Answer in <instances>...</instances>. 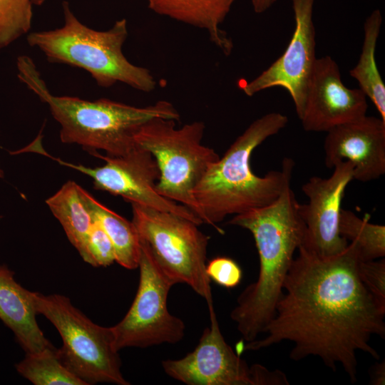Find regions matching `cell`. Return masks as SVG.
I'll return each mask as SVG.
<instances>
[{
	"mask_svg": "<svg viewBox=\"0 0 385 385\" xmlns=\"http://www.w3.org/2000/svg\"><path fill=\"white\" fill-rule=\"evenodd\" d=\"M236 0H147L153 12L207 31L225 56L233 49L227 34L220 28Z\"/></svg>",
	"mask_w": 385,
	"mask_h": 385,
	"instance_id": "17",
	"label": "cell"
},
{
	"mask_svg": "<svg viewBox=\"0 0 385 385\" xmlns=\"http://www.w3.org/2000/svg\"><path fill=\"white\" fill-rule=\"evenodd\" d=\"M324 163L329 168L340 161L353 165V179L366 183L385 173V121L365 115L327 132Z\"/></svg>",
	"mask_w": 385,
	"mask_h": 385,
	"instance_id": "15",
	"label": "cell"
},
{
	"mask_svg": "<svg viewBox=\"0 0 385 385\" xmlns=\"http://www.w3.org/2000/svg\"><path fill=\"white\" fill-rule=\"evenodd\" d=\"M210 326L194 350L161 362L165 373L188 385H288L286 374L260 364L249 366L225 342L213 304H207Z\"/></svg>",
	"mask_w": 385,
	"mask_h": 385,
	"instance_id": "10",
	"label": "cell"
},
{
	"mask_svg": "<svg viewBox=\"0 0 385 385\" xmlns=\"http://www.w3.org/2000/svg\"><path fill=\"white\" fill-rule=\"evenodd\" d=\"M63 24L48 31L31 32L28 43L53 63L67 64L89 73L96 83L108 88L117 83L150 92L157 81L150 71L131 63L122 48L128 38L127 21H116L109 29H92L75 16L67 1L62 4Z\"/></svg>",
	"mask_w": 385,
	"mask_h": 385,
	"instance_id": "5",
	"label": "cell"
},
{
	"mask_svg": "<svg viewBox=\"0 0 385 385\" xmlns=\"http://www.w3.org/2000/svg\"><path fill=\"white\" fill-rule=\"evenodd\" d=\"M16 68L18 78L48 106L60 125L61 142L77 144L90 153L102 150L109 156L125 155L137 147L135 136L148 121L180 118L175 106L165 100L137 107L106 98L88 101L53 95L33 59L26 55L17 58Z\"/></svg>",
	"mask_w": 385,
	"mask_h": 385,
	"instance_id": "4",
	"label": "cell"
},
{
	"mask_svg": "<svg viewBox=\"0 0 385 385\" xmlns=\"http://www.w3.org/2000/svg\"><path fill=\"white\" fill-rule=\"evenodd\" d=\"M381 24L382 16L379 9L374 10L366 19L361 52L349 74L358 82L359 88L371 101L380 118L385 121V85L376 60V48Z\"/></svg>",
	"mask_w": 385,
	"mask_h": 385,
	"instance_id": "19",
	"label": "cell"
},
{
	"mask_svg": "<svg viewBox=\"0 0 385 385\" xmlns=\"http://www.w3.org/2000/svg\"><path fill=\"white\" fill-rule=\"evenodd\" d=\"M295 26L284 53L259 76L241 86L247 96L272 87H282L291 96L299 118L302 115L307 88L317 59L312 19L314 0H291Z\"/></svg>",
	"mask_w": 385,
	"mask_h": 385,
	"instance_id": "12",
	"label": "cell"
},
{
	"mask_svg": "<svg viewBox=\"0 0 385 385\" xmlns=\"http://www.w3.org/2000/svg\"><path fill=\"white\" fill-rule=\"evenodd\" d=\"M14 274L6 265H0V319L26 354L36 353L52 344L37 323L31 291L18 283Z\"/></svg>",
	"mask_w": 385,
	"mask_h": 385,
	"instance_id": "16",
	"label": "cell"
},
{
	"mask_svg": "<svg viewBox=\"0 0 385 385\" xmlns=\"http://www.w3.org/2000/svg\"><path fill=\"white\" fill-rule=\"evenodd\" d=\"M31 298L37 314L44 316L60 334L63 345L58 349V354L70 371L87 385L130 384L121 372L111 327L94 323L61 294L31 292Z\"/></svg>",
	"mask_w": 385,
	"mask_h": 385,
	"instance_id": "7",
	"label": "cell"
},
{
	"mask_svg": "<svg viewBox=\"0 0 385 385\" xmlns=\"http://www.w3.org/2000/svg\"><path fill=\"white\" fill-rule=\"evenodd\" d=\"M291 184L269 205L234 215L228 224L249 230L260 259L257 279L238 296L230 313L246 342L256 339L274 314L283 284L302 245L305 226Z\"/></svg>",
	"mask_w": 385,
	"mask_h": 385,
	"instance_id": "2",
	"label": "cell"
},
{
	"mask_svg": "<svg viewBox=\"0 0 385 385\" xmlns=\"http://www.w3.org/2000/svg\"><path fill=\"white\" fill-rule=\"evenodd\" d=\"M81 189L76 183L68 180L47 198L46 203L83 261L92 265L87 242L94 219L83 198Z\"/></svg>",
	"mask_w": 385,
	"mask_h": 385,
	"instance_id": "18",
	"label": "cell"
},
{
	"mask_svg": "<svg viewBox=\"0 0 385 385\" xmlns=\"http://www.w3.org/2000/svg\"><path fill=\"white\" fill-rule=\"evenodd\" d=\"M339 232L349 242H354L364 261L375 260L385 256V226L360 218L352 211L342 208Z\"/></svg>",
	"mask_w": 385,
	"mask_h": 385,
	"instance_id": "22",
	"label": "cell"
},
{
	"mask_svg": "<svg viewBox=\"0 0 385 385\" xmlns=\"http://www.w3.org/2000/svg\"><path fill=\"white\" fill-rule=\"evenodd\" d=\"M139 284L134 300L125 317L111 327L114 345L147 348L161 344H176L185 335L181 319L167 307L168 293L176 282L158 265L147 244L140 237Z\"/></svg>",
	"mask_w": 385,
	"mask_h": 385,
	"instance_id": "9",
	"label": "cell"
},
{
	"mask_svg": "<svg viewBox=\"0 0 385 385\" xmlns=\"http://www.w3.org/2000/svg\"><path fill=\"white\" fill-rule=\"evenodd\" d=\"M285 277L282 294L263 338L247 342L257 351L284 341L293 344L289 357H319L333 371L340 365L356 381L358 351L380 356L371 338L385 337V304L368 289L359 274V247L349 242L341 253L320 257L298 248Z\"/></svg>",
	"mask_w": 385,
	"mask_h": 385,
	"instance_id": "1",
	"label": "cell"
},
{
	"mask_svg": "<svg viewBox=\"0 0 385 385\" xmlns=\"http://www.w3.org/2000/svg\"><path fill=\"white\" fill-rule=\"evenodd\" d=\"M87 247L92 266L107 267L115 262L113 245L106 232L95 220L88 235Z\"/></svg>",
	"mask_w": 385,
	"mask_h": 385,
	"instance_id": "24",
	"label": "cell"
},
{
	"mask_svg": "<svg viewBox=\"0 0 385 385\" xmlns=\"http://www.w3.org/2000/svg\"><path fill=\"white\" fill-rule=\"evenodd\" d=\"M360 277L372 294L385 304V261L361 260L359 267Z\"/></svg>",
	"mask_w": 385,
	"mask_h": 385,
	"instance_id": "26",
	"label": "cell"
},
{
	"mask_svg": "<svg viewBox=\"0 0 385 385\" xmlns=\"http://www.w3.org/2000/svg\"><path fill=\"white\" fill-rule=\"evenodd\" d=\"M367 108L366 95L343 83L336 61L329 56L317 58L299 118L304 130L327 133L364 116Z\"/></svg>",
	"mask_w": 385,
	"mask_h": 385,
	"instance_id": "14",
	"label": "cell"
},
{
	"mask_svg": "<svg viewBox=\"0 0 385 385\" xmlns=\"http://www.w3.org/2000/svg\"><path fill=\"white\" fill-rule=\"evenodd\" d=\"M206 273L210 280L226 288L237 287L242 277L239 265L227 257H217L211 260L206 264Z\"/></svg>",
	"mask_w": 385,
	"mask_h": 385,
	"instance_id": "25",
	"label": "cell"
},
{
	"mask_svg": "<svg viewBox=\"0 0 385 385\" xmlns=\"http://www.w3.org/2000/svg\"><path fill=\"white\" fill-rule=\"evenodd\" d=\"M81 194L93 217L110 238L115 250V262L128 270L138 268L140 237L132 221L129 222L108 208L83 188Z\"/></svg>",
	"mask_w": 385,
	"mask_h": 385,
	"instance_id": "20",
	"label": "cell"
},
{
	"mask_svg": "<svg viewBox=\"0 0 385 385\" xmlns=\"http://www.w3.org/2000/svg\"><path fill=\"white\" fill-rule=\"evenodd\" d=\"M133 223L155 260L176 284L185 283L212 303L206 273L209 237L198 225L176 214L131 203Z\"/></svg>",
	"mask_w": 385,
	"mask_h": 385,
	"instance_id": "8",
	"label": "cell"
},
{
	"mask_svg": "<svg viewBox=\"0 0 385 385\" xmlns=\"http://www.w3.org/2000/svg\"><path fill=\"white\" fill-rule=\"evenodd\" d=\"M384 362L378 364L372 374L371 384L376 385H384L385 379V369Z\"/></svg>",
	"mask_w": 385,
	"mask_h": 385,
	"instance_id": "27",
	"label": "cell"
},
{
	"mask_svg": "<svg viewBox=\"0 0 385 385\" xmlns=\"http://www.w3.org/2000/svg\"><path fill=\"white\" fill-rule=\"evenodd\" d=\"M287 123V115L278 112L258 118L208 167L194 190L203 223L223 234L217 225L227 215L269 205L291 184L292 158H284L281 170H270L262 177L255 175L250 165L255 149Z\"/></svg>",
	"mask_w": 385,
	"mask_h": 385,
	"instance_id": "3",
	"label": "cell"
},
{
	"mask_svg": "<svg viewBox=\"0 0 385 385\" xmlns=\"http://www.w3.org/2000/svg\"><path fill=\"white\" fill-rule=\"evenodd\" d=\"M277 0H251L252 6L256 14H262L268 10Z\"/></svg>",
	"mask_w": 385,
	"mask_h": 385,
	"instance_id": "28",
	"label": "cell"
},
{
	"mask_svg": "<svg viewBox=\"0 0 385 385\" xmlns=\"http://www.w3.org/2000/svg\"><path fill=\"white\" fill-rule=\"evenodd\" d=\"M105 164L90 168L54 158L62 165L73 168L92 178L94 188L119 195L131 203L172 212L200 225L202 221L186 206L160 195L155 189L160 170L151 153L138 146L121 156L91 153Z\"/></svg>",
	"mask_w": 385,
	"mask_h": 385,
	"instance_id": "11",
	"label": "cell"
},
{
	"mask_svg": "<svg viewBox=\"0 0 385 385\" xmlns=\"http://www.w3.org/2000/svg\"><path fill=\"white\" fill-rule=\"evenodd\" d=\"M175 122L151 119L139 130L135 143L156 160L160 170L155 185L158 192L186 206L200 217L194 190L208 167L220 157L212 148L202 144L203 122L194 121L181 128H176Z\"/></svg>",
	"mask_w": 385,
	"mask_h": 385,
	"instance_id": "6",
	"label": "cell"
},
{
	"mask_svg": "<svg viewBox=\"0 0 385 385\" xmlns=\"http://www.w3.org/2000/svg\"><path fill=\"white\" fill-rule=\"evenodd\" d=\"M4 177V170L1 167V164H0V179L3 178Z\"/></svg>",
	"mask_w": 385,
	"mask_h": 385,
	"instance_id": "29",
	"label": "cell"
},
{
	"mask_svg": "<svg viewBox=\"0 0 385 385\" xmlns=\"http://www.w3.org/2000/svg\"><path fill=\"white\" fill-rule=\"evenodd\" d=\"M17 372L35 385H87L63 364L52 345L25 357L15 365Z\"/></svg>",
	"mask_w": 385,
	"mask_h": 385,
	"instance_id": "21",
	"label": "cell"
},
{
	"mask_svg": "<svg viewBox=\"0 0 385 385\" xmlns=\"http://www.w3.org/2000/svg\"><path fill=\"white\" fill-rule=\"evenodd\" d=\"M327 178H310L302 190L308 202L299 204V214L305 226L302 245L320 256L331 257L343 252L348 241L339 232L342 202L348 184L353 180V165L340 161Z\"/></svg>",
	"mask_w": 385,
	"mask_h": 385,
	"instance_id": "13",
	"label": "cell"
},
{
	"mask_svg": "<svg viewBox=\"0 0 385 385\" xmlns=\"http://www.w3.org/2000/svg\"><path fill=\"white\" fill-rule=\"evenodd\" d=\"M45 0H0V49L4 48L31 29L34 8Z\"/></svg>",
	"mask_w": 385,
	"mask_h": 385,
	"instance_id": "23",
	"label": "cell"
}]
</instances>
